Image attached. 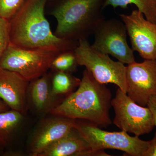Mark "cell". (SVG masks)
I'll use <instances>...</instances> for the list:
<instances>
[{
    "label": "cell",
    "mask_w": 156,
    "mask_h": 156,
    "mask_svg": "<svg viewBox=\"0 0 156 156\" xmlns=\"http://www.w3.org/2000/svg\"><path fill=\"white\" fill-rule=\"evenodd\" d=\"M48 0H26L9 20L10 42L26 49H49L62 52L74 50L78 41L65 40L52 33L45 16Z\"/></svg>",
    "instance_id": "1"
},
{
    "label": "cell",
    "mask_w": 156,
    "mask_h": 156,
    "mask_svg": "<svg viewBox=\"0 0 156 156\" xmlns=\"http://www.w3.org/2000/svg\"><path fill=\"white\" fill-rule=\"evenodd\" d=\"M112 97V92L105 84L96 81L86 69L77 90L49 113L54 116L87 120L107 128L112 123L109 115Z\"/></svg>",
    "instance_id": "2"
},
{
    "label": "cell",
    "mask_w": 156,
    "mask_h": 156,
    "mask_svg": "<svg viewBox=\"0 0 156 156\" xmlns=\"http://www.w3.org/2000/svg\"><path fill=\"white\" fill-rule=\"evenodd\" d=\"M105 0H62L50 11L57 26L54 34L60 38L78 41L94 34L105 18Z\"/></svg>",
    "instance_id": "3"
},
{
    "label": "cell",
    "mask_w": 156,
    "mask_h": 156,
    "mask_svg": "<svg viewBox=\"0 0 156 156\" xmlns=\"http://www.w3.org/2000/svg\"><path fill=\"white\" fill-rule=\"evenodd\" d=\"M74 52L79 65L85 66L96 81L101 84H115L127 93L125 64L95 50L86 38L78 41Z\"/></svg>",
    "instance_id": "4"
},
{
    "label": "cell",
    "mask_w": 156,
    "mask_h": 156,
    "mask_svg": "<svg viewBox=\"0 0 156 156\" xmlns=\"http://www.w3.org/2000/svg\"><path fill=\"white\" fill-rule=\"evenodd\" d=\"M60 53L52 49L20 48L10 43L0 59V67L17 73L30 82L48 73Z\"/></svg>",
    "instance_id": "5"
},
{
    "label": "cell",
    "mask_w": 156,
    "mask_h": 156,
    "mask_svg": "<svg viewBox=\"0 0 156 156\" xmlns=\"http://www.w3.org/2000/svg\"><path fill=\"white\" fill-rule=\"evenodd\" d=\"M76 127L93 150L113 149L125 152L129 156H144L149 144V141L130 136L126 131H104L89 122H76Z\"/></svg>",
    "instance_id": "6"
},
{
    "label": "cell",
    "mask_w": 156,
    "mask_h": 156,
    "mask_svg": "<svg viewBox=\"0 0 156 156\" xmlns=\"http://www.w3.org/2000/svg\"><path fill=\"white\" fill-rule=\"evenodd\" d=\"M111 105L115 113L113 124L122 131L139 136L150 133L155 127L150 109L135 103L119 88Z\"/></svg>",
    "instance_id": "7"
},
{
    "label": "cell",
    "mask_w": 156,
    "mask_h": 156,
    "mask_svg": "<svg viewBox=\"0 0 156 156\" xmlns=\"http://www.w3.org/2000/svg\"><path fill=\"white\" fill-rule=\"evenodd\" d=\"M92 48L98 52L111 55L124 64L135 62L134 50L127 42V29L122 20H104L95 29Z\"/></svg>",
    "instance_id": "8"
},
{
    "label": "cell",
    "mask_w": 156,
    "mask_h": 156,
    "mask_svg": "<svg viewBox=\"0 0 156 156\" xmlns=\"http://www.w3.org/2000/svg\"><path fill=\"white\" fill-rule=\"evenodd\" d=\"M126 79L127 95L140 106H147L150 98L156 95V59L128 65Z\"/></svg>",
    "instance_id": "9"
},
{
    "label": "cell",
    "mask_w": 156,
    "mask_h": 156,
    "mask_svg": "<svg viewBox=\"0 0 156 156\" xmlns=\"http://www.w3.org/2000/svg\"><path fill=\"white\" fill-rule=\"evenodd\" d=\"M119 17L126 26L132 50L144 59H156V23L147 20L138 10Z\"/></svg>",
    "instance_id": "10"
},
{
    "label": "cell",
    "mask_w": 156,
    "mask_h": 156,
    "mask_svg": "<svg viewBox=\"0 0 156 156\" xmlns=\"http://www.w3.org/2000/svg\"><path fill=\"white\" fill-rule=\"evenodd\" d=\"M76 124V120L54 116L46 119L35 131L30 144V155L38 156L50 144L66 135Z\"/></svg>",
    "instance_id": "11"
},
{
    "label": "cell",
    "mask_w": 156,
    "mask_h": 156,
    "mask_svg": "<svg viewBox=\"0 0 156 156\" xmlns=\"http://www.w3.org/2000/svg\"><path fill=\"white\" fill-rule=\"evenodd\" d=\"M29 83L17 73L0 67V98L11 109L26 113Z\"/></svg>",
    "instance_id": "12"
},
{
    "label": "cell",
    "mask_w": 156,
    "mask_h": 156,
    "mask_svg": "<svg viewBox=\"0 0 156 156\" xmlns=\"http://www.w3.org/2000/svg\"><path fill=\"white\" fill-rule=\"evenodd\" d=\"M51 75L48 73L30 82L27 101L36 112L40 114L49 113L57 105L56 97L53 95Z\"/></svg>",
    "instance_id": "13"
},
{
    "label": "cell",
    "mask_w": 156,
    "mask_h": 156,
    "mask_svg": "<svg viewBox=\"0 0 156 156\" xmlns=\"http://www.w3.org/2000/svg\"><path fill=\"white\" fill-rule=\"evenodd\" d=\"M90 149L88 143L75 127L38 156H84Z\"/></svg>",
    "instance_id": "14"
},
{
    "label": "cell",
    "mask_w": 156,
    "mask_h": 156,
    "mask_svg": "<svg viewBox=\"0 0 156 156\" xmlns=\"http://www.w3.org/2000/svg\"><path fill=\"white\" fill-rule=\"evenodd\" d=\"M23 120V114L10 109L0 112V150L12 143Z\"/></svg>",
    "instance_id": "15"
},
{
    "label": "cell",
    "mask_w": 156,
    "mask_h": 156,
    "mask_svg": "<svg viewBox=\"0 0 156 156\" xmlns=\"http://www.w3.org/2000/svg\"><path fill=\"white\" fill-rule=\"evenodd\" d=\"M130 5H135L147 20L156 23V0H105L103 9L111 6L125 9Z\"/></svg>",
    "instance_id": "16"
},
{
    "label": "cell",
    "mask_w": 156,
    "mask_h": 156,
    "mask_svg": "<svg viewBox=\"0 0 156 156\" xmlns=\"http://www.w3.org/2000/svg\"><path fill=\"white\" fill-rule=\"evenodd\" d=\"M80 82L81 80L74 76L71 73L55 72L51 79L52 94L55 97L67 94L79 86Z\"/></svg>",
    "instance_id": "17"
},
{
    "label": "cell",
    "mask_w": 156,
    "mask_h": 156,
    "mask_svg": "<svg viewBox=\"0 0 156 156\" xmlns=\"http://www.w3.org/2000/svg\"><path fill=\"white\" fill-rule=\"evenodd\" d=\"M79 65L74 50L60 52L53 59L50 69L55 72L72 73L75 71Z\"/></svg>",
    "instance_id": "18"
},
{
    "label": "cell",
    "mask_w": 156,
    "mask_h": 156,
    "mask_svg": "<svg viewBox=\"0 0 156 156\" xmlns=\"http://www.w3.org/2000/svg\"><path fill=\"white\" fill-rule=\"evenodd\" d=\"M26 0H0V17L9 20L21 8Z\"/></svg>",
    "instance_id": "19"
},
{
    "label": "cell",
    "mask_w": 156,
    "mask_h": 156,
    "mask_svg": "<svg viewBox=\"0 0 156 156\" xmlns=\"http://www.w3.org/2000/svg\"><path fill=\"white\" fill-rule=\"evenodd\" d=\"M10 43L9 20L0 17V59Z\"/></svg>",
    "instance_id": "20"
},
{
    "label": "cell",
    "mask_w": 156,
    "mask_h": 156,
    "mask_svg": "<svg viewBox=\"0 0 156 156\" xmlns=\"http://www.w3.org/2000/svg\"><path fill=\"white\" fill-rule=\"evenodd\" d=\"M144 156H156V132L153 138L149 141L148 147Z\"/></svg>",
    "instance_id": "21"
},
{
    "label": "cell",
    "mask_w": 156,
    "mask_h": 156,
    "mask_svg": "<svg viewBox=\"0 0 156 156\" xmlns=\"http://www.w3.org/2000/svg\"><path fill=\"white\" fill-rule=\"evenodd\" d=\"M147 106L151 112L155 126H156V95L152 96L150 98Z\"/></svg>",
    "instance_id": "22"
},
{
    "label": "cell",
    "mask_w": 156,
    "mask_h": 156,
    "mask_svg": "<svg viewBox=\"0 0 156 156\" xmlns=\"http://www.w3.org/2000/svg\"><path fill=\"white\" fill-rule=\"evenodd\" d=\"M9 109H10V108L4 102L2 99L0 98V112L9 110Z\"/></svg>",
    "instance_id": "23"
},
{
    "label": "cell",
    "mask_w": 156,
    "mask_h": 156,
    "mask_svg": "<svg viewBox=\"0 0 156 156\" xmlns=\"http://www.w3.org/2000/svg\"><path fill=\"white\" fill-rule=\"evenodd\" d=\"M54 1V0H48V1Z\"/></svg>",
    "instance_id": "24"
},
{
    "label": "cell",
    "mask_w": 156,
    "mask_h": 156,
    "mask_svg": "<svg viewBox=\"0 0 156 156\" xmlns=\"http://www.w3.org/2000/svg\"></svg>",
    "instance_id": "25"
}]
</instances>
